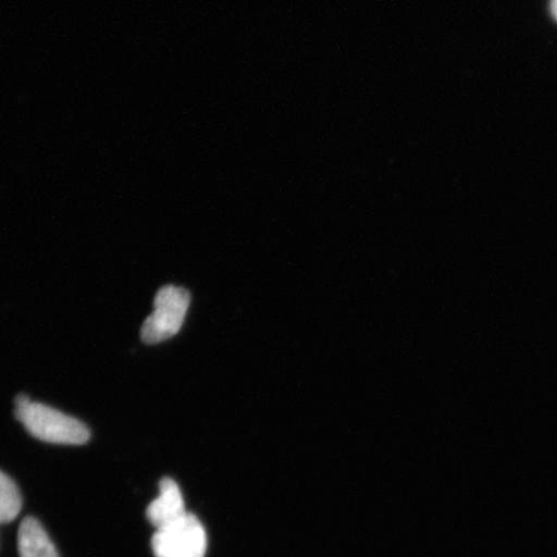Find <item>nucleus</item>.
Masks as SVG:
<instances>
[{"mask_svg": "<svg viewBox=\"0 0 557 557\" xmlns=\"http://www.w3.org/2000/svg\"><path fill=\"white\" fill-rule=\"evenodd\" d=\"M151 546L156 557H205V527L197 517L186 512L172 524L157 529Z\"/></svg>", "mask_w": 557, "mask_h": 557, "instance_id": "obj_3", "label": "nucleus"}, {"mask_svg": "<svg viewBox=\"0 0 557 557\" xmlns=\"http://www.w3.org/2000/svg\"><path fill=\"white\" fill-rule=\"evenodd\" d=\"M159 497L149 505L146 517L156 529L164 528L183 518L187 512L183 493L171 478L162 479L159 484Z\"/></svg>", "mask_w": 557, "mask_h": 557, "instance_id": "obj_4", "label": "nucleus"}, {"mask_svg": "<svg viewBox=\"0 0 557 557\" xmlns=\"http://www.w3.org/2000/svg\"><path fill=\"white\" fill-rule=\"evenodd\" d=\"M21 494L15 482L0 471V524L17 518L21 511Z\"/></svg>", "mask_w": 557, "mask_h": 557, "instance_id": "obj_6", "label": "nucleus"}, {"mask_svg": "<svg viewBox=\"0 0 557 557\" xmlns=\"http://www.w3.org/2000/svg\"><path fill=\"white\" fill-rule=\"evenodd\" d=\"M15 404L17 420L38 441L62 445H83L89 442L90 430L85 422L44 403L33 401L25 394L17 395Z\"/></svg>", "mask_w": 557, "mask_h": 557, "instance_id": "obj_1", "label": "nucleus"}, {"mask_svg": "<svg viewBox=\"0 0 557 557\" xmlns=\"http://www.w3.org/2000/svg\"><path fill=\"white\" fill-rule=\"evenodd\" d=\"M191 301L190 292L176 285L160 288L154 298V311L145 320L141 339L146 345H158L183 329Z\"/></svg>", "mask_w": 557, "mask_h": 557, "instance_id": "obj_2", "label": "nucleus"}, {"mask_svg": "<svg viewBox=\"0 0 557 557\" xmlns=\"http://www.w3.org/2000/svg\"><path fill=\"white\" fill-rule=\"evenodd\" d=\"M20 557H60L45 528L34 518H26L18 531Z\"/></svg>", "mask_w": 557, "mask_h": 557, "instance_id": "obj_5", "label": "nucleus"}, {"mask_svg": "<svg viewBox=\"0 0 557 557\" xmlns=\"http://www.w3.org/2000/svg\"><path fill=\"white\" fill-rule=\"evenodd\" d=\"M553 12H554L555 17L557 18V0H555V2L553 4Z\"/></svg>", "mask_w": 557, "mask_h": 557, "instance_id": "obj_7", "label": "nucleus"}]
</instances>
